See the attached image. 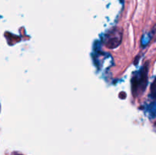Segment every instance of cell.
<instances>
[{"mask_svg":"<svg viewBox=\"0 0 156 155\" xmlns=\"http://www.w3.org/2000/svg\"><path fill=\"white\" fill-rule=\"evenodd\" d=\"M122 40V31L118 27L110 29L105 34L104 44L107 48L114 49L120 44Z\"/></svg>","mask_w":156,"mask_h":155,"instance_id":"7a4b0ae2","label":"cell"},{"mask_svg":"<svg viewBox=\"0 0 156 155\" xmlns=\"http://www.w3.org/2000/svg\"><path fill=\"white\" fill-rule=\"evenodd\" d=\"M152 35H151L150 33L144 34L143 36H142V46H146L147 44L150 42V40H152Z\"/></svg>","mask_w":156,"mask_h":155,"instance_id":"277c9868","label":"cell"},{"mask_svg":"<svg viewBox=\"0 0 156 155\" xmlns=\"http://www.w3.org/2000/svg\"><path fill=\"white\" fill-rule=\"evenodd\" d=\"M150 97L151 98H156V78L153 81L152 84H151L150 87Z\"/></svg>","mask_w":156,"mask_h":155,"instance_id":"5b68a950","label":"cell"},{"mask_svg":"<svg viewBox=\"0 0 156 155\" xmlns=\"http://www.w3.org/2000/svg\"><path fill=\"white\" fill-rule=\"evenodd\" d=\"M151 35H152V37H154L155 40H156V24L153 27V28L152 29V31L150 32Z\"/></svg>","mask_w":156,"mask_h":155,"instance_id":"8992f818","label":"cell"},{"mask_svg":"<svg viewBox=\"0 0 156 155\" xmlns=\"http://www.w3.org/2000/svg\"><path fill=\"white\" fill-rule=\"evenodd\" d=\"M148 73H149V63H146L139 71L132 75L131 79V88L132 94L135 97L140 96L144 93L148 84Z\"/></svg>","mask_w":156,"mask_h":155,"instance_id":"6da1fadb","label":"cell"},{"mask_svg":"<svg viewBox=\"0 0 156 155\" xmlns=\"http://www.w3.org/2000/svg\"><path fill=\"white\" fill-rule=\"evenodd\" d=\"M149 104H147L145 106V111L149 118L153 119L156 117V98H152Z\"/></svg>","mask_w":156,"mask_h":155,"instance_id":"3957f363","label":"cell"}]
</instances>
